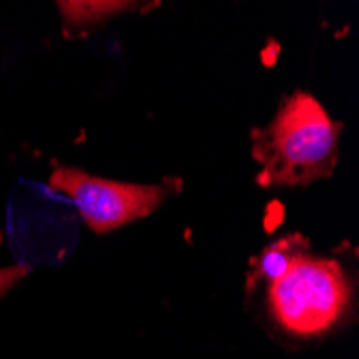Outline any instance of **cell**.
<instances>
[{
  "label": "cell",
  "instance_id": "cell-4",
  "mask_svg": "<svg viewBox=\"0 0 359 359\" xmlns=\"http://www.w3.org/2000/svg\"><path fill=\"white\" fill-rule=\"evenodd\" d=\"M140 7L144 5L132 3V0H69V3L58 0L56 3L62 35L67 39L86 37L110 20L138 11Z\"/></svg>",
  "mask_w": 359,
  "mask_h": 359
},
{
  "label": "cell",
  "instance_id": "cell-6",
  "mask_svg": "<svg viewBox=\"0 0 359 359\" xmlns=\"http://www.w3.org/2000/svg\"><path fill=\"white\" fill-rule=\"evenodd\" d=\"M28 273H30V267L20 265V263L0 267V297H5L9 290H13Z\"/></svg>",
  "mask_w": 359,
  "mask_h": 359
},
{
  "label": "cell",
  "instance_id": "cell-2",
  "mask_svg": "<svg viewBox=\"0 0 359 359\" xmlns=\"http://www.w3.org/2000/svg\"><path fill=\"white\" fill-rule=\"evenodd\" d=\"M353 304V284L336 258L308 252L278 280L267 284V310L273 323L295 338L330 334Z\"/></svg>",
  "mask_w": 359,
  "mask_h": 359
},
{
  "label": "cell",
  "instance_id": "cell-1",
  "mask_svg": "<svg viewBox=\"0 0 359 359\" xmlns=\"http://www.w3.org/2000/svg\"><path fill=\"white\" fill-rule=\"evenodd\" d=\"M342 123L314 95L295 90L265 127L252 132L256 183L263 187H304L330 179L338 164Z\"/></svg>",
  "mask_w": 359,
  "mask_h": 359
},
{
  "label": "cell",
  "instance_id": "cell-5",
  "mask_svg": "<svg viewBox=\"0 0 359 359\" xmlns=\"http://www.w3.org/2000/svg\"><path fill=\"white\" fill-rule=\"evenodd\" d=\"M308 252H312V241L302 233H290L271 241L250 260L245 273V292L252 295L256 286H267L269 282L278 280L292 263H297Z\"/></svg>",
  "mask_w": 359,
  "mask_h": 359
},
{
  "label": "cell",
  "instance_id": "cell-3",
  "mask_svg": "<svg viewBox=\"0 0 359 359\" xmlns=\"http://www.w3.org/2000/svg\"><path fill=\"white\" fill-rule=\"evenodd\" d=\"M48 187L65 196L95 235H108L155 213L181 194L183 179L166 177L159 183H129L90 175L76 166H56Z\"/></svg>",
  "mask_w": 359,
  "mask_h": 359
}]
</instances>
